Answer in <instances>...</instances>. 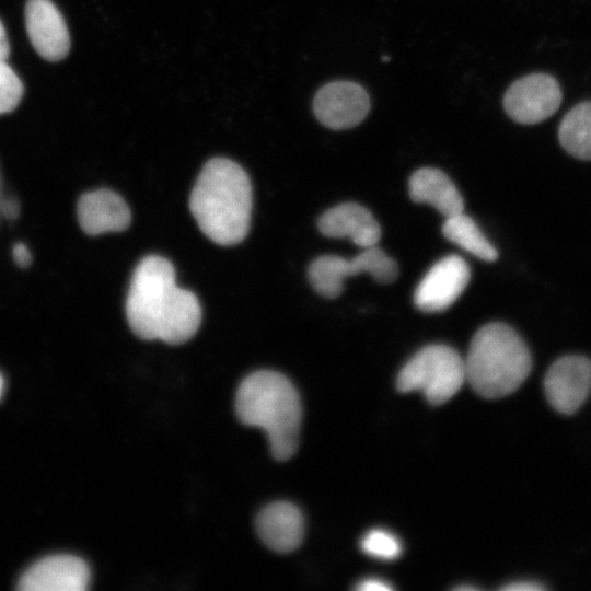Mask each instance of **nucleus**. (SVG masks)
I'll return each instance as SVG.
<instances>
[{
	"mask_svg": "<svg viewBox=\"0 0 591 591\" xmlns=\"http://www.w3.org/2000/svg\"><path fill=\"white\" fill-rule=\"evenodd\" d=\"M126 316L137 337L178 345L198 331L201 308L195 293L177 286L173 264L162 256L149 255L134 270Z\"/></svg>",
	"mask_w": 591,
	"mask_h": 591,
	"instance_id": "1",
	"label": "nucleus"
},
{
	"mask_svg": "<svg viewBox=\"0 0 591 591\" xmlns=\"http://www.w3.org/2000/svg\"><path fill=\"white\" fill-rule=\"evenodd\" d=\"M0 199H1V196H0Z\"/></svg>",
	"mask_w": 591,
	"mask_h": 591,
	"instance_id": "28",
	"label": "nucleus"
},
{
	"mask_svg": "<svg viewBox=\"0 0 591 591\" xmlns=\"http://www.w3.org/2000/svg\"><path fill=\"white\" fill-rule=\"evenodd\" d=\"M252 185L246 172L227 158H213L201 169L189 197V209L201 232L230 246L248 233Z\"/></svg>",
	"mask_w": 591,
	"mask_h": 591,
	"instance_id": "2",
	"label": "nucleus"
},
{
	"mask_svg": "<svg viewBox=\"0 0 591 591\" xmlns=\"http://www.w3.org/2000/svg\"><path fill=\"white\" fill-rule=\"evenodd\" d=\"M561 103V90L546 73H532L513 82L503 97L507 114L517 123L532 125L552 116Z\"/></svg>",
	"mask_w": 591,
	"mask_h": 591,
	"instance_id": "7",
	"label": "nucleus"
},
{
	"mask_svg": "<svg viewBox=\"0 0 591 591\" xmlns=\"http://www.w3.org/2000/svg\"><path fill=\"white\" fill-rule=\"evenodd\" d=\"M3 391H4V379L0 373V398L2 397Z\"/></svg>",
	"mask_w": 591,
	"mask_h": 591,
	"instance_id": "27",
	"label": "nucleus"
},
{
	"mask_svg": "<svg viewBox=\"0 0 591 591\" xmlns=\"http://www.w3.org/2000/svg\"><path fill=\"white\" fill-rule=\"evenodd\" d=\"M454 589H455V590H461V591H466V590H477V588L474 587V586H464V584L459 586V587H456V588H454Z\"/></svg>",
	"mask_w": 591,
	"mask_h": 591,
	"instance_id": "26",
	"label": "nucleus"
},
{
	"mask_svg": "<svg viewBox=\"0 0 591 591\" xmlns=\"http://www.w3.org/2000/svg\"><path fill=\"white\" fill-rule=\"evenodd\" d=\"M364 554L381 560H393L402 554V542L389 530L371 529L360 541Z\"/></svg>",
	"mask_w": 591,
	"mask_h": 591,
	"instance_id": "19",
	"label": "nucleus"
},
{
	"mask_svg": "<svg viewBox=\"0 0 591 591\" xmlns=\"http://www.w3.org/2000/svg\"><path fill=\"white\" fill-rule=\"evenodd\" d=\"M370 109L366 90L350 81H335L322 86L313 101L316 118L335 130L348 129L360 124Z\"/></svg>",
	"mask_w": 591,
	"mask_h": 591,
	"instance_id": "10",
	"label": "nucleus"
},
{
	"mask_svg": "<svg viewBox=\"0 0 591 591\" xmlns=\"http://www.w3.org/2000/svg\"><path fill=\"white\" fill-rule=\"evenodd\" d=\"M442 233L448 240L483 260L494 262L498 257L497 250L475 221L463 212L445 218Z\"/></svg>",
	"mask_w": 591,
	"mask_h": 591,
	"instance_id": "18",
	"label": "nucleus"
},
{
	"mask_svg": "<svg viewBox=\"0 0 591 591\" xmlns=\"http://www.w3.org/2000/svg\"><path fill=\"white\" fill-rule=\"evenodd\" d=\"M235 413L244 425L265 431L276 460L286 461L296 453L302 406L296 387L285 375L270 370L247 375L236 391Z\"/></svg>",
	"mask_w": 591,
	"mask_h": 591,
	"instance_id": "3",
	"label": "nucleus"
},
{
	"mask_svg": "<svg viewBox=\"0 0 591 591\" xmlns=\"http://www.w3.org/2000/svg\"><path fill=\"white\" fill-rule=\"evenodd\" d=\"M470 277V267L462 257L445 256L420 280L414 292V303L422 312L444 311L462 294Z\"/></svg>",
	"mask_w": 591,
	"mask_h": 591,
	"instance_id": "9",
	"label": "nucleus"
},
{
	"mask_svg": "<svg viewBox=\"0 0 591 591\" xmlns=\"http://www.w3.org/2000/svg\"><path fill=\"white\" fill-rule=\"evenodd\" d=\"M90 582L86 563L73 555H53L32 565L19 579L22 591H83Z\"/></svg>",
	"mask_w": 591,
	"mask_h": 591,
	"instance_id": "11",
	"label": "nucleus"
},
{
	"mask_svg": "<svg viewBox=\"0 0 591 591\" xmlns=\"http://www.w3.org/2000/svg\"><path fill=\"white\" fill-rule=\"evenodd\" d=\"M318 229L328 237H348L362 248L376 245L381 228L372 213L356 202L337 205L318 219Z\"/></svg>",
	"mask_w": 591,
	"mask_h": 591,
	"instance_id": "15",
	"label": "nucleus"
},
{
	"mask_svg": "<svg viewBox=\"0 0 591 591\" xmlns=\"http://www.w3.org/2000/svg\"><path fill=\"white\" fill-rule=\"evenodd\" d=\"M362 273L369 274L380 283H391L398 276V266L376 245L363 248L354 258L324 255L314 259L308 269L313 289L324 298L334 299L344 289V281Z\"/></svg>",
	"mask_w": 591,
	"mask_h": 591,
	"instance_id": "6",
	"label": "nucleus"
},
{
	"mask_svg": "<svg viewBox=\"0 0 591 591\" xmlns=\"http://www.w3.org/2000/svg\"><path fill=\"white\" fill-rule=\"evenodd\" d=\"M547 401L564 415L576 413L591 392V360L581 355L557 359L544 378Z\"/></svg>",
	"mask_w": 591,
	"mask_h": 591,
	"instance_id": "8",
	"label": "nucleus"
},
{
	"mask_svg": "<svg viewBox=\"0 0 591 591\" xmlns=\"http://www.w3.org/2000/svg\"><path fill=\"white\" fill-rule=\"evenodd\" d=\"M409 196L418 204H429L445 218L463 212L464 200L453 182L433 167L417 170L409 179Z\"/></svg>",
	"mask_w": 591,
	"mask_h": 591,
	"instance_id": "16",
	"label": "nucleus"
},
{
	"mask_svg": "<svg viewBox=\"0 0 591 591\" xmlns=\"http://www.w3.org/2000/svg\"><path fill=\"white\" fill-rule=\"evenodd\" d=\"M355 589L360 591H390L393 586L381 578L371 577L360 580Z\"/></svg>",
	"mask_w": 591,
	"mask_h": 591,
	"instance_id": "21",
	"label": "nucleus"
},
{
	"mask_svg": "<svg viewBox=\"0 0 591 591\" xmlns=\"http://www.w3.org/2000/svg\"><path fill=\"white\" fill-rule=\"evenodd\" d=\"M255 528L263 543L280 554L296 551L304 537L302 512L288 501H276L264 507L256 517Z\"/></svg>",
	"mask_w": 591,
	"mask_h": 591,
	"instance_id": "13",
	"label": "nucleus"
},
{
	"mask_svg": "<svg viewBox=\"0 0 591 591\" xmlns=\"http://www.w3.org/2000/svg\"><path fill=\"white\" fill-rule=\"evenodd\" d=\"M77 215L81 229L89 235L124 231L131 221L126 201L109 189L83 194L78 201Z\"/></svg>",
	"mask_w": 591,
	"mask_h": 591,
	"instance_id": "14",
	"label": "nucleus"
},
{
	"mask_svg": "<svg viewBox=\"0 0 591 591\" xmlns=\"http://www.w3.org/2000/svg\"><path fill=\"white\" fill-rule=\"evenodd\" d=\"M558 138L570 155L591 160V101L579 103L565 115Z\"/></svg>",
	"mask_w": 591,
	"mask_h": 591,
	"instance_id": "17",
	"label": "nucleus"
},
{
	"mask_svg": "<svg viewBox=\"0 0 591 591\" xmlns=\"http://www.w3.org/2000/svg\"><path fill=\"white\" fill-rule=\"evenodd\" d=\"M24 86L8 65L7 60L0 61V115L12 112L20 103Z\"/></svg>",
	"mask_w": 591,
	"mask_h": 591,
	"instance_id": "20",
	"label": "nucleus"
},
{
	"mask_svg": "<svg viewBox=\"0 0 591 591\" xmlns=\"http://www.w3.org/2000/svg\"><path fill=\"white\" fill-rule=\"evenodd\" d=\"M12 256L15 264L22 268L27 267L32 262V255L27 246L23 243H15L12 248Z\"/></svg>",
	"mask_w": 591,
	"mask_h": 591,
	"instance_id": "24",
	"label": "nucleus"
},
{
	"mask_svg": "<svg viewBox=\"0 0 591 591\" xmlns=\"http://www.w3.org/2000/svg\"><path fill=\"white\" fill-rule=\"evenodd\" d=\"M10 55V46L5 28L0 20V61L7 60Z\"/></svg>",
	"mask_w": 591,
	"mask_h": 591,
	"instance_id": "25",
	"label": "nucleus"
},
{
	"mask_svg": "<svg viewBox=\"0 0 591 591\" xmlns=\"http://www.w3.org/2000/svg\"><path fill=\"white\" fill-rule=\"evenodd\" d=\"M25 25L30 40L44 59H63L70 48L65 19L50 0H27Z\"/></svg>",
	"mask_w": 591,
	"mask_h": 591,
	"instance_id": "12",
	"label": "nucleus"
},
{
	"mask_svg": "<svg viewBox=\"0 0 591 591\" xmlns=\"http://www.w3.org/2000/svg\"><path fill=\"white\" fill-rule=\"evenodd\" d=\"M466 381L486 398L514 392L532 368L530 350L521 336L505 323H489L473 336L464 359Z\"/></svg>",
	"mask_w": 591,
	"mask_h": 591,
	"instance_id": "4",
	"label": "nucleus"
},
{
	"mask_svg": "<svg viewBox=\"0 0 591 591\" xmlns=\"http://www.w3.org/2000/svg\"><path fill=\"white\" fill-rule=\"evenodd\" d=\"M500 589L505 591H540L545 590V587L537 581L519 580L507 583Z\"/></svg>",
	"mask_w": 591,
	"mask_h": 591,
	"instance_id": "23",
	"label": "nucleus"
},
{
	"mask_svg": "<svg viewBox=\"0 0 591 591\" xmlns=\"http://www.w3.org/2000/svg\"><path fill=\"white\" fill-rule=\"evenodd\" d=\"M466 381L461 355L447 345H429L418 350L401 369L396 386L402 393L421 392L428 403L441 405L452 398Z\"/></svg>",
	"mask_w": 591,
	"mask_h": 591,
	"instance_id": "5",
	"label": "nucleus"
},
{
	"mask_svg": "<svg viewBox=\"0 0 591 591\" xmlns=\"http://www.w3.org/2000/svg\"><path fill=\"white\" fill-rule=\"evenodd\" d=\"M20 212L19 201L12 197H1L0 199V215L8 220H14Z\"/></svg>",
	"mask_w": 591,
	"mask_h": 591,
	"instance_id": "22",
	"label": "nucleus"
}]
</instances>
